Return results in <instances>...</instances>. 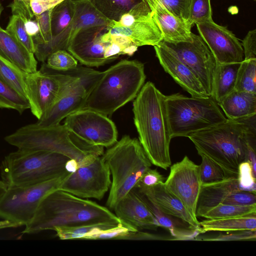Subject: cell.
Masks as SVG:
<instances>
[{"instance_id":"5bb4252c","label":"cell","mask_w":256,"mask_h":256,"mask_svg":"<svg viewBox=\"0 0 256 256\" xmlns=\"http://www.w3.org/2000/svg\"><path fill=\"white\" fill-rule=\"evenodd\" d=\"M192 36L191 42H162L190 68L210 96L217 62L202 37L193 33Z\"/></svg>"},{"instance_id":"11a10c76","label":"cell","mask_w":256,"mask_h":256,"mask_svg":"<svg viewBox=\"0 0 256 256\" xmlns=\"http://www.w3.org/2000/svg\"><path fill=\"white\" fill-rule=\"evenodd\" d=\"M21 226L20 224L8 220H3L0 221V230L7 228H16Z\"/></svg>"},{"instance_id":"7a4b0ae2","label":"cell","mask_w":256,"mask_h":256,"mask_svg":"<svg viewBox=\"0 0 256 256\" xmlns=\"http://www.w3.org/2000/svg\"><path fill=\"white\" fill-rule=\"evenodd\" d=\"M138 140L152 164L167 170L172 164L170 136L165 95L150 82L143 85L133 102Z\"/></svg>"},{"instance_id":"1f68e13d","label":"cell","mask_w":256,"mask_h":256,"mask_svg":"<svg viewBox=\"0 0 256 256\" xmlns=\"http://www.w3.org/2000/svg\"><path fill=\"white\" fill-rule=\"evenodd\" d=\"M27 74L0 56V79L26 98L25 79Z\"/></svg>"},{"instance_id":"f1b7e54d","label":"cell","mask_w":256,"mask_h":256,"mask_svg":"<svg viewBox=\"0 0 256 256\" xmlns=\"http://www.w3.org/2000/svg\"><path fill=\"white\" fill-rule=\"evenodd\" d=\"M240 62L218 64L214 74L210 97L217 103L234 90Z\"/></svg>"},{"instance_id":"603a6c76","label":"cell","mask_w":256,"mask_h":256,"mask_svg":"<svg viewBox=\"0 0 256 256\" xmlns=\"http://www.w3.org/2000/svg\"><path fill=\"white\" fill-rule=\"evenodd\" d=\"M74 12V0H64L52 8L51 29L52 40L44 48L48 54L68 46V33Z\"/></svg>"},{"instance_id":"f35d334b","label":"cell","mask_w":256,"mask_h":256,"mask_svg":"<svg viewBox=\"0 0 256 256\" xmlns=\"http://www.w3.org/2000/svg\"><path fill=\"white\" fill-rule=\"evenodd\" d=\"M212 20L210 0H190L188 22L190 25Z\"/></svg>"},{"instance_id":"bcb514c9","label":"cell","mask_w":256,"mask_h":256,"mask_svg":"<svg viewBox=\"0 0 256 256\" xmlns=\"http://www.w3.org/2000/svg\"><path fill=\"white\" fill-rule=\"evenodd\" d=\"M234 232L222 234L216 237L206 238L204 240L230 241V240H255L256 238V230H240Z\"/></svg>"},{"instance_id":"6da1fadb","label":"cell","mask_w":256,"mask_h":256,"mask_svg":"<svg viewBox=\"0 0 256 256\" xmlns=\"http://www.w3.org/2000/svg\"><path fill=\"white\" fill-rule=\"evenodd\" d=\"M122 223L108 208L68 192L56 190L46 196L24 234H34L60 226Z\"/></svg>"},{"instance_id":"c3c4849f","label":"cell","mask_w":256,"mask_h":256,"mask_svg":"<svg viewBox=\"0 0 256 256\" xmlns=\"http://www.w3.org/2000/svg\"><path fill=\"white\" fill-rule=\"evenodd\" d=\"M244 60L256 59V30H250L242 41Z\"/></svg>"},{"instance_id":"e575fe53","label":"cell","mask_w":256,"mask_h":256,"mask_svg":"<svg viewBox=\"0 0 256 256\" xmlns=\"http://www.w3.org/2000/svg\"><path fill=\"white\" fill-rule=\"evenodd\" d=\"M30 108L26 98L0 79V108L12 109L22 114Z\"/></svg>"},{"instance_id":"484cf974","label":"cell","mask_w":256,"mask_h":256,"mask_svg":"<svg viewBox=\"0 0 256 256\" xmlns=\"http://www.w3.org/2000/svg\"><path fill=\"white\" fill-rule=\"evenodd\" d=\"M134 189L153 214L158 226L168 230L174 240H192L203 233L202 230L194 228L182 220L163 212L146 196Z\"/></svg>"},{"instance_id":"f5cc1de1","label":"cell","mask_w":256,"mask_h":256,"mask_svg":"<svg viewBox=\"0 0 256 256\" xmlns=\"http://www.w3.org/2000/svg\"><path fill=\"white\" fill-rule=\"evenodd\" d=\"M24 26L28 34L32 38L39 34V28L35 18L24 21Z\"/></svg>"},{"instance_id":"6f0895ef","label":"cell","mask_w":256,"mask_h":256,"mask_svg":"<svg viewBox=\"0 0 256 256\" xmlns=\"http://www.w3.org/2000/svg\"><path fill=\"white\" fill-rule=\"evenodd\" d=\"M3 9L4 8H3L1 4L0 3V17L2 12L3 10Z\"/></svg>"},{"instance_id":"f907efd6","label":"cell","mask_w":256,"mask_h":256,"mask_svg":"<svg viewBox=\"0 0 256 256\" xmlns=\"http://www.w3.org/2000/svg\"><path fill=\"white\" fill-rule=\"evenodd\" d=\"M124 240H169L172 238L164 237L153 234L142 232L139 230L130 231L126 235L122 237Z\"/></svg>"},{"instance_id":"f6af8a7d","label":"cell","mask_w":256,"mask_h":256,"mask_svg":"<svg viewBox=\"0 0 256 256\" xmlns=\"http://www.w3.org/2000/svg\"><path fill=\"white\" fill-rule=\"evenodd\" d=\"M172 14L188 22L190 0H160Z\"/></svg>"},{"instance_id":"52a82bcc","label":"cell","mask_w":256,"mask_h":256,"mask_svg":"<svg viewBox=\"0 0 256 256\" xmlns=\"http://www.w3.org/2000/svg\"><path fill=\"white\" fill-rule=\"evenodd\" d=\"M69 160L58 152L18 149L2 160L1 178L7 187L40 184L70 174L66 169Z\"/></svg>"},{"instance_id":"7dc6e473","label":"cell","mask_w":256,"mask_h":256,"mask_svg":"<svg viewBox=\"0 0 256 256\" xmlns=\"http://www.w3.org/2000/svg\"><path fill=\"white\" fill-rule=\"evenodd\" d=\"M8 7L10 8L12 14L19 15L24 21L34 18L30 6V0H13Z\"/></svg>"},{"instance_id":"d6986e66","label":"cell","mask_w":256,"mask_h":256,"mask_svg":"<svg viewBox=\"0 0 256 256\" xmlns=\"http://www.w3.org/2000/svg\"><path fill=\"white\" fill-rule=\"evenodd\" d=\"M156 54L166 72L192 96H209L193 72L160 42L154 46Z\"/></svg>"},{"instance_id":"7c38bea8","label":"cell","mask_w":256,"mask_h":256,"mask_svg":"<svg viewBox=\"0 0 256 256\" xmlns=\"http://www.w3.org/2000/svg\"><path fill=\"white\" fill-rule=\"evenodd\" d=\"M108 32L128 38L137 47L154 46L162 40L160 30L146 1L135 5L116 22L112 20Z\"/></svg>"},{"instance_id":"5b68a950","label":"cell","mask_w":256,"mask_h":256,"mask_svg":"<svg viewBox=\"0 0 256 256\" xmlns=\"http://www.w3.org/2000/svg\"><path fill=\"white\" fill-rule=\"evenodd\" d=\"M146 78L143 63L122 60L103 72L82 108L110 116L136 98Z\"/></svg>"},{"instance_id":"cb8c5ba5","label":"cell","mask_w":256,"mask_h":256,"mask_svg":"<svg viewBox=\"0 0 256 256\" xmlns=\"http://www.w3.org/2000/svg\"><path fill=\"white\" fill-rule=\"evenodd\" d=\"M0 56L27 73L37 71L38 62L34 54L30 52L16 38L1 27Z\"/></svg>"},{"instance_id":"60d3db41","label":"cell","mask_w":256,"mask_h":256,"mask_svg":"<svg viewBox=\"0 0 256 256\" xmlns=\"http://www.w3.org/2000/svg\"><path fill=\"white\" fill-rule=\"evenodd\" d=\"M130 231L132 230L122 223H119L116 226L108 230L95 228L88 233L82 240H121Z\"/></svg>"},{"instance_id":"9a60e30c","label":"cell","mask_w":256,"mask_h":256,"mask_svg":"<svg viewBox=\"0 0 256 256\" xmlns=\"http://www.w3.org/2000/svg\"><path fill=\"white\" fill-rule=\"evenodd\" d=\"M103 72L94 69L76 80L36 122L42 126L60 124L70 114L82 108L89 94L102 76Z\"/></svg>"},{"instance_id":"db71d44e","label":"cell","mask_w":256,"mask_h":256,"mask_svg":"<svg viewBox=\"0 0 256 256\" xmlns=\"http://www.w3.org/2000/svg\"><path fill=\"white\" fill-rule=\"evenodd\" d=\"M79 168L78 162L76 160L70 159L66 163V169L70 173L75 172Z\"/></svg>"},{"instance_id":"44dd1931","label":"cell","mask_w":256,"mask_h":256,"mask_svg":"<svg viewBox=\"0 0 256 256\" xmlns=\"http://www.w3.org/2000/svg\"><path fill=\"white\" fill-rule=\"evenodd\" d=\"M162 33V40L174 43L191 42L192 26L171 13L160 0H145Z\"/></svg>"},{"instance_id":"ac0fdd59","label":"cell","mask_w":256,"mask_h":256,"mask_svg":"<svg viewBox=\"0 0 256 256\" xmlns=\"http://www.w3.org/2000/svg\"><path fill=\"white\" fill-rule=\"evenodd\" d=\"M200 36L218 64L241 62L244 60L242 44L226 27L213 20L196 24Z\"/></svg>"},{"instance_id":"8d00e7d4","label":"cell","mask_w":256,"mask_h":256,"mask_svg":"<svg viewBox=\"0 0 256 256\" xmlns=\"http://www.w3.org/2000/svg\"><path fill=\"white\" fill-rule=\"evenodd\" d=\"M6 30L30 52L34 54L35 45L33 38L26 32L24 21L20 16L18 14H12L10 18Z\"/></svg>"},{"instance_id":"7402d4cb","label":"cell","mask_w":256,"mask_h":256,"mask_svg":"<svg viewBox=\"0 0 256 256\" xmlns=\"http://www.w3.org/2000/svg\"><path fill=\"white\" fill-rule=\"evenodd\" d=\"M134 188L163 212L182 220L194 228L202 230L199 222L194 219L182 202L166 188L164 182L151 187Z\"/></svg>"},{"instance_id":"f546056e","label":"cell","mask_w":256,"mask_h":256,"mask_svg":"<svg viewBox=\"0 0 256 256\" xmlns=\"http://www.w3.org/2000/svg\"><path fill=\"white\" fill-rule=\"evenodd\" d=\"M199 224L203 233L210 231L256 230V213L238 217L208 219Z\"/></svg>"},{"instance_id":"277c9868","label":"cell","mask_w":256,"mask_h":256,"mask_svg":"<svg viewBox=\"0 0 256 256\" xmlns=\"http://www.w3.org/2000/svg\"><path fill=\"white\" fill-rule=\"evenodd\" d=\"M18 149L58 152L78 162L79 168L103 154L104 147L88 144L72 134L64 124L42 126L36 123L23 126L4 138Z\"/></svg>"},{"instance_id":"ab89813d","label":"cell","mask_w":256,"mask_h":256,"mask_svg":"<svg viewBox=\"0 0 256 256\" xmlns=\"http://www.w3.org/2000/svg\"><path fill=\"white\" fill-rule=\"evenodd\" d=\"M46 62L49 67L58 70H66L78 66V60L66 50L54 52Z\"/></svg>"},{"instance_id":"d590c367","label":"cell","mask_w":256,"mask_h":256,"mask_svg":"<svg viewBox=\"0 0 256 256\" xmlns=\"http://www.w3.org/2000/svg\"><path fill=\"white\" fill-rule=\"evenodd\" d=\"M256 213V206H240L220 204L204 214L207 219H218L241 216Z\"/></svg>"},{"instance_id":"e0dca14e","label":"cell","mask_w":256,"mask_h":256,"mask_svg":"<svg viewBox=\"0 0 256 256\" xmlns=\"http://www.w3.org/2000/svg\"><path fill=\"white\" fill-rule=\"evenodd\" d=\"M104 26L89 27L80 30L70 40L68 52L80 64L88 66L98 67L112 60L107 56L110 42H104L101 36L108 32Z\"/></svg>"},{"instance_id":"816d5d0a","label":"cell","mask_w":256,"mask_h":256,"mask_svg":"<svg viewBox=\"0 0 256 256\" xmlns=\"http://www.w3.org/2000/svg\"><path fill=\"white\" fill-rule=\"evenodd\" d=\"M30 6L34 16L40 14L54 6L50 0H30Z\"/></svg>"},{"instance_id":"2e32d148","label":"cell","mask_w":256,"mask_h":256,"mask_svg":"<svg viewBox=\"0 0 256 256\" xmlns=\"http://www.w3.org/2000/svg\"><path fill=\"white\" fill-rule=\"evenodd\" d=\"M164 184L182 202L194 219L198 221L196 212L202 186L200 166L185 156L170 166Z\"/></svg>"},{"instance_id":"83f0119b","label":"cell","mask_w":256,"mask_h":256,"mask_svg":"<svg viewBox=\"0 0 256 256\" xmlns=\"http://www.w3.org/2000/svg\"><path fill=\"white\" fill-rule=\"evenodd\" d=\"M218 105L226 118L237 120L256 114V94L234 90Z\"/></svg>"},{"instance_id":"4316f807","label":"cell","mask_w":256,"mask_h":256,"mask_svg":"<svg viewBox=\"0 0 256 256\" xmlns=\"http://www.w3.org/2000/svg\"><path fill=\"white\" fill-rule=\"evenodd\" d=\"M240 190L238 178H232L224 182L202 186L198 200L196 216L202 217L207 212L222 203L230 192Z\"/></svg>"},{"instance_id":"4fadbf2b","label":"cell","mask_w":256,"mask_h":256,"mask_svg":"<svg viewBox=\"0 0 256 256\" xmlns=\"http://www.w3.org/2000/svg\"><path fill=\"white\" fill-rule=\"evenodd\" d=\"M109 168L102 156L90 164L70 173L62 181L58 190L78 197L102 198L111 184Z\"/></svg>"},{"instance_id":"4dcf8cb0","label":"cell","mask_w":256,"mask_h":256,"mask_svg":"<svg viewBox=\"0 0 256 256\" xmlns=\"http://www.w3.org/2000/svg\"><path fill=\"white\" fill-rule=\"evenodd\" d=\"M200 166V175L202 186L208 185L224 182L232 178H238V174L232 173L220 164L203 155Z\"/></svg>"},{"instance_id":"74e56055","label":"cell","mask_w":256,"mask_h":256,"mask_svg":"<svg viewBox=\"0 0 256 256\" xmlns=\"http://www.w3.org/2000/svg\"><path fill=\"white\" fill-rule=\"evenodd\" d=\"M117 225L110 224H98L60 226L56 228L54 230L56 232V236L62 240L82 239L88 233L95 228L105 230L112 228Z\"/></svg>"},{"instance_id":"680465c9","label":"cell","mask_w":256,"mask_h":256,"mask_svg":"<svg viewBox=\"0 0 256 256\" xmlns=\"http://www.w3.org/2000/svg\"></svg>"},{"instance_id":"30bf717a","label":"cell","mask_w":256,"mask_h":256,"mask_svg":"<svg viewBox=\"0 0 256 256\" xmlns=\"http://www.w3.org/2000/svg\"><path fill=\"white\" fill-rule=\"evenodd\" d=\"M70 174L34 185L7 187L0 198V218L26 226L34 217L44 198L58 190Z\"/></svg>"},{"instance_id":"7bdbcfd3","label":"cell","mask_w":256,"mask_h":256,"mask_svg":"<svg viewBox=\"0 0 256 256\" xmlns=\"http://www.w3.org/2000/svg\"><path fill=\"white\" fill-rule=\"evenodd\" d=\"M256 178L252 173L250 163L244 162L238 168V182L240 190L256 192Z\"/></svg>"},{"instance_id":"b9f144b4","label":"cell","mask_w":256,"mask_h":256,"mask_svg":"<svg viewBox=\"0 0 256 256\" xmlns=\"http://www.w3.org/2000/svg\"><path fill=\"white\" fill-rule=\"evenodd\" d=\"M52 8H50L40 14L34 16V18L39 28V34L33 38L34 43L46 44L52 40L51 13Z\"/></svg>"},{"instance_id":"681fc988","label":"cell","mask_w":256,"mask_h":256,"mask_svg":"<svg viewBox=\"0 0 256 256\" xmlns=\"http://www.w3.org/2000/svg\"><path fill=\"white\" fill-rule=\"evenodd\" d=\"M164 178L156 169H148L142 175L134 188H147L164 182Z\"/></svg>"},{"instance_id":"ffe728a7","label":"cell","mask_w":256,"mask_h":256,"mask_svg":"<svg viewBox=\"0 0 256 256\" xmlns=\"http://www.w3.org/2000/svg\"><path fill=\"white\" fill-rule=\"evenodd\" d=\"M114 214L132 231L156 230L158 224L146 204L133 188L116 206Z\"/></svg>"},{"instance_id":"836d02e7","label":"cell","mask_w":256,"mask_h":256,"mask_svg":"<svg viewBox=\"0 0 256 256\" xmlns=\"http://www.w3.org/2000/svg\"><path fill=\"white\" fill-rule=\"evenodd\" d=\"M234 90L256 94V59L240 62Z\"/></svg>"},{"instance_id":"9c48e42d","label":"cell","mask_w":256,"mask_h":256,"mask_svg":"<svg viewBox=\"0 0 256 256\" xmlns=\"http://www.w3.org/2000/svg\"><path fill=\"white\" fill-rule=\"evenodd\" d=\"M84 71L80 66L66 70L49 67L46 62L25 79L26 99L32 114L39 119L77 80Z\"/></svg>"},{"instance_id":"d6a6232c","label":"cell","mask_w":256,"mask_h":256,"mask_svg":"<svg viewBox=\"0 0 256 256\" xmlns=\"http://www.w3.org/2000/svg\"><path fill=\"white\" fill-rule=\"evenodd\" d=\"M97 8L108 19L118 21L135 5L145 0H93Z\"/></svg>"},{"instance_id":"d4e9b609","label":"cell","mask_w":256,"mask_h":256,"mask_svg":"<svg viewBox=\"0 0 256 256\" xmlns=\"http://www.w3.org/2000/svg\"><path fill=\"white\" fill-rule=\"evenodd\" d=\"M74 12L68 33V46L79 30L89 27L104 26L112 22L96 7L93 0H74Z\"/></svg>"},{"instance_id":"8fae6325","label":"cell","mask_w":256,"mask_h":256,"mask_svg":"<svg viewBox=\"0 0 256 256\" xmlns=\"http://www.w3.org/2000/svg\"><path fill=\"white\" fill-rule=\"evenodd\" d=\"M64 125L72 134L92 146L108 148L117 142L114 123L94 110H79L67 116Z\"/></svg>"},{"instance_id":"9f6ffc18","label":"cell","mask_w":256,"mask_h":256,"mask_svg":"<svg viewBox=\"0 0 256 256\" xmlns=\"http://www.w3.org/2000/svg\"><path fill=\"white\" fill-rule=\"evenodd\" d=\"M6 188V185L2 180H0V198L5 192Z\"/></svg>"},{"instance_id":"ba28073f","label":"cell","mask_w":256,"mask_h":256,"mask_svg":"<svg viewBox=\"0 0 256 256\" xmlns=\"http://www.w3.org/2000/svg\"><path fill=\"white\" fill-rule=\"evenodd\" d=\"M165 104L172 138L188 137L228 119L210 96L188 97L175 94L165 96Z\"/></svg>"},{"instance_id":"8992f818","label":"cell","mask_w":256,"mask_h":256,"mask_svg":"<svg viewBox=\"0 0 256 256\" xmlns=\"http://www.w3.org/2000/svg\"><path fill=\"white\" fill-rule=\"evenodd\" d=\"M102 156L112 180L106 204L114 210L117 204L136 186L152 164L138 140L124 136Z\"/></svg>"},{"instance_id":"ee69618b","label":"cell","mask_w":256,"mask_h":256,"mask_svg":"<svg viewBox=\"0 0 256 256\" xmlns=\"http://www.w3.org/2000/svg\"><path fill=\"white\" fill-rule=\"evenodd\" d=\"M222 204L240 206H256V194L242 190L234 191L229 194Z\"/></svg>"},{"instance_id":"3957f363","label":"cell","mask_w":256,"mask_h":256,"mask_svg":"<svg viewBox=\"0 0 256 256\" xmlns=\"http://www.w3.org/2000/svg\"><path fill=\"white\" fill-rule=\"evenodd\" d=\"M256 116L237 120L228 118L188 138L199 155L208 157L227 170L238 174L240 164L247 161L248 140L256 137Z\"/></svg>"}]
</instances>
